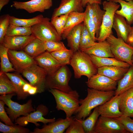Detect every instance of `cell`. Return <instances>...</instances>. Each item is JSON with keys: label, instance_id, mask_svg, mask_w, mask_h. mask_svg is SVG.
<instances>
[{"label": "cell", "instance_id": "cell-1", "mask_svg": "<svg viewBox=\"0 0 133 133\" xmlns=\"http://www.w3.org/2000/svg\"><path fill=\"white\" fill-rule=\"evenodd\" d=\"M87 95L80 99V106L75 112V117L84 120L90 114L92 110L109 100L115 95V90L103 91L88 88Z\"/></svg>", "mask_w": 133, "mask_h": 133}, {"label": "cell", "instance_id": "cell-2", "mask_svg": "<svg viewBox=\"0 0 133 133\" xmlns=\"http://www.w3.org/2000/svg\"><path fill=\"white\" fill-rule=\"evenodd\" d=\"M49 91L55 98L57 110L63 111L66 117L72 116L80 106V95L77 91L72 90L65 92L53 89H49Z\"/></svg>", "mask_w": 133, "mask_h": 133}, {"label": "cell", "instance_id": "cell-3", "mask_svg": "<svg viewBox=\"0 0 133 133\" xmlns=\"http://www.w3.org/2000/svg\"><path fill=\"white\" fill-rule=\"evenodd\" d=\"M70 65L73 68L74 77L76 79L84 76L88 79L98 73V68L89 55L80 50L74 52Z\"/></svg>", "mask_w": 133, "mask_h": 133}, {"label": "cell", "instance_id": "cell-4", "mask_svg": "<svg viewBox=\"0 0 133 133\" xmlns=\"http://www.w3.org/2000/svg\"><path fill=\"white\" fill-rule=\"evenodd\" d=\"M102 4L105 12L99 35L97 38L98 42L106 40L110 35L113 34L112 28L115 14L120 6L117 3L108 0L104 1Z\"/></svg>", "mask_w": 133, "mask_h": 133}, {"label": "cell", "instance_id": "cell-5", "mask_svg": "<svg viewBox=\"0 0 133 133\" xmlns=\"http://www.w3.org/2000/svg\"><path fill=\"white\" fill-rule=\"evenodd\" d=\"M16 95L13 93L1 95L0 100L4 101L8 107H5L6 112L13 122L15 121L20 116H26L35 111L32 105V101L30 99L26 103L20 104L12 100L13 96Z\"/></svg>", "mask_w": 133, "mask_h": 133}, {"label": "cell", "instance_id": "cell-6", "mask_svg": "<svg viewBox=\"0 0 133 133\" xmlns=\"http://www.w3.org/2000/svg\"><path fill=\"white\" fill-rule=\"evenodd\" d=\"M114 58L122 61L126 63L131 66H133L132 58L133 55V47L123 39L115 37L113 34L106 39Z\"/></svg>", "mask_w": 133, "mask_h": 133}, {"label": "cell", "instance_id": "cell-7", "mask_svg": "<svg viewBox=\"0 0 133 133\" xmlns=\"http://www.w3.org/2000/svg\"><path fill=\"white\" fill-rule=\"evenodd\" d=\"M71 74L66 65L63 66L53 74L47 76L46 89H53L67 92L72 90L69 85Z\"/></svg>", "mask_w": 133, "mask_h": 133}, {"label": "cell", "instance_id": "cell-8", "mask_svg": "<svg viewBox=\"0 0 133 133\" xmlns=\"http://www.w3.org/2000/svg\"><path fill=\"white\" fill-rule=\"evenodd\" d=\"M50 18L43 17L41 20L31 27L32 34L44 42L60 41L62 39L51 23Z\"/></svg>", "mask_w": 133, "mask_h": 133}, {"label": "cell", "instance_id": "cell-9", "mask_svg": "<svg viewBox=\"0 0 133 133\" xmlns=\"http://www.w3.org/2000/svg\"><path fill=\"white\" fill-rule=\"evenodd\" d=\"M21 73L32 86L37 88V93H41L45 91L47 74L36 63L24 69Z\"/></svg>", "mask_w": 133, "mask_h": 133}, {"label": "cell", "instance_id": "cell-10", "mask_svg": "<svg viewBox=\"0 0 133 133\" xmlns=\"http://www.w3.org/2000/svg\"><path fill=\"white\" fill-rule=\"evenodd\" d=\"M49 111V109L46 106L43 104H40L36 108V111L30 113L26 116L18 118L15 121V124L24 127L29 123H32L38 127L40 126L37 123L38 122L45 124L54 121L56 120L54 118L47 119L43 117L47 114Z\"/></svg>", "mask_w": 133, "mask_h": 133}, {"label": "cell", "instance_id": "cell-11", "mask_svg": "<svg viewBox=\"0 0 133 133\" xmlns=\"http://www.w3.org/2000/svg\"><path fill=\"white\" fill-rule=\"evenodd\" d=\"M92 133H129L123 125L115 118L99 117Z\"/></svg>", "mask_w": 133, "mask_h": 133}, {"label": "cell", "instance_id": "cell-12", "mask_svg": "<svg viewBox=\"0 0 133 133\" xmlns=\"http://www.w3.org/2000/svg\"><path fill=\"white\" fill-rule=\"evenodd\" d=\"M8 55L13 67L18 73H21L24 69L36 63L34 59L23 50L18 51L8 49Z\"/></svg>", "mask_w": 133, "mask_h": 133}, {"label": "cell", "instance_id": "cell-13", "mask_svg": "<svg viewBox=\"0 0 133 133\" xmlns=\"http://www.w3.org/2000/svg\"><path fill=\"white\" fill-rule=\"evenodd\" d=\"M85 83L89 88L106 91L115 90L117 82L97 73L91 76Z\"/></svg>", "mask_w": 133, "mask_h": 133}, {"label": "cell", "instance_id": "cell-14", "mask_svg": "<svg viewBox=\"0 0 133 133\" xmlns=\"http://www.w3.org/2000/svg\"><path fill=\"white\" fill-rule=\"evenodd\" d=\"M12 5L17 9H23L30 13L44 12L52 6V0H31L26 2L14 1Z\"/></svg>", "mask_w": 133, "mask_h": 133}, {"label": "cell", "instance_id": "cell-15", "mask_svg": "<svg viewBox=\"0 0 133 133\" xmlns=\"http://www.w3.org/2000/svg\"><path fill=\"white\" fill-rule=\"evenodd\" d=\"M34 59L37 64L45 71L48 76L53 74L62 66L50 52L47 51Z\"/></svg>", "mask_w": 133, "mask_h": 133}, {"label": "cell", "instance_id": "cell-16", "mask_svg": "<svg viewBox=\"0 0 133 133\" xmlns=\"http://www.w3.org/2000/svg\"><path fill=\"white\" fill-rule=\"evenodd\" d=\"M120 94L115 95L109 100L97 106L100 116L116 118L122 116L119 108Z\"/></svg>", "mask_w": 133, "mask_h": 133}, {"label": "cell", "instance_id": "cell-17", "mask_svg": "<svg viewBox=\"0 0 133 133\" xmlns=\"http://www.w3.org/2000/svg\"><path fill=\"white\" fill-rule=\"evenodd\" d=\"M74 118L72 116L65 119L60 118L54 121L44 124L39 129L35 128L31 133H63L70 125Z\"/></svg>", "mask_w": 133, "mask_h": 133}, {"label": "cell", "instance_id": "cell-18", "mask_svg": "<svg viewBox=\"0 0 133 133\" xmlns=\"http://www.w3.org/2000/svg\"><path fill=\"white\" fill-rule=\"evenodd\" d=\"M82 0H61L59 6L55 8L51 18L73 12H83Z\"/></svg>", "mask_w": 133, "mask_h": 133}, {"label": "cell", "instance_id": "cell-19", "mask_svg": "<svg viewBox=\"0 0 133 133\" xmlns=\"http://www.w3.org/2000/svg\"><path fill=\"white\" fill-rule=\"evenodd\" d=\"M35 38L32 34L26 36H9L6 35L4 37L2 44L9 50H22Z\"/></svg>", "mask_w": 133, "mask_h": 133}, {"label": "cell", "instance_id": "cell-20", "mask_svg": "<svg viewBox=\"0 0 133 133\" xmlns=\"http://www.w3.org/2000/svg\"><path fill=\"white\" fill-rule=\"evenodd\" d=\"M132 27L123 17L115 13L113 28L116 31L117 38L122 39L126 43Z\"/></svg>", "mask_w": 133, "mask_h": 133}, {"label": "cell", "instance_id": "cell-21", "mask_svg": "<svg viewBox=\"0 0 133 133\" xmlns=\"http://www.w3.org/2000/svg\"><path fill=\"white\" fill-rule=\"evenodd\" d=\"M119 108L122 116L133 117V87L120 94Z\"/></svg>", "mask_w": 133, "mask_h": 133}, {"label": "cell", "instance_id": "cell-22", "mask_svg": "<svg viewBox=\"0 0 133 133\" xmlns=\"http://www.w3.org/2000/svg\"><path fill=\"white\" fill-rule=\"evenodd\" d=\"M81 50L89 55L98 57H114L111 52L109 44L106 40L96 42L93 46Z\"/></svg>", "mask_w": 133, "mask_h": 133}, {"label": "cell", "instance_id": "cell-23", "mask_svg": "<svg viewBox=\"0 0 133 133\" xmlns=\"http://www.w3.org/2000/svg\"><path fill=\"white\" fill-rule=\"evenodd\" d=\"M129 68L115 66H103L98 68L97 73L118 82L123 77Z\"/></svg>", "mask_w": 133, "mask_h": 133}, {"label": "cell", "instance_id": "cell-24", "mask_svg": "<svg viewBox=\"0 0 133 133\" xmlns=\"http://www.w3.org/2000/svg\"><path fill=\"white\" fill-rule=\"evenodd\" d=\"M86 9L87 11L89 17L95 24L96 28V37L97 38L99 35L105 11L101 9L100 4L96 3L88 4L86 7Z\"/></svg>", "mask_w": 133, "mask_h": 133}, {"label": "cell", "instance_id": "cell-25", "mask_svg": "<svg viewBox=\"0 0 133 133\" xmlns=\"http://www.w3.org/2000/svg\"><path fill=\"white\" fill-rule=\"evenodd\" d=\"M85 16L84 12H73L69 13L65 25L63 30L61 36L65 39L71 30L75 27L83 22Z\"/></svg>", "mask_w": 133, "mask_h": 133}, {"label": "cell", "instance_id": "cell-26", "mask_svg": "<svg viewBox=\"0 0 133 133\" xmlns=\"http://www.w3.org/2000/svg\"><path fill=\"white\" fill-rule=\"evenodd\" d=\"M11 81L16 89V93L18 100H24L30 95L24 92L23 88L25 84L28 82L22 77L18 73H5Z\"/></svg>", "mask_w": 133, "mask_h": 133}, {"label": "cell", "instance_id": "cell-27", "mask_svg": "<svg viewBox=\"0 0 133 133\" xmlns=\"http://www.w3.org/2000/svg\"><path fill=\"white\" fill-rule=\"evenodd\" d=\"M93 62L97 68L105 66H115L129 68L128 64L120 61L114 57H100L89 55Z\"/></svg>", "mask_w": 133, "mask_h": 133}, {"label": "cell", "instance_id": "cell-28", "mask_svg": "<svg viewBox=\"0 0 133 133\" xmlns=\"http://www.w3.org/2000/svg\"><path fill=\"white\" fill-rule=\"evenodd\" d=\"M83 23L74 28L67 35V46L74 52L79 50V44Z\"/></svg>", "mask_w": 133, "mask_h": 133}, {"label": "cell", "instance_id": "cell-29", "mask_svg": "<svg viewBox=\"0 0 133 133\" xmlns=\"http://www.w3.org/2000/svg\"><path fill=\"white\" fill-rule=\"evenodd\" d=\"M23 50L34 58L46 51L45 42L35 38L28 43Z\"/></svg>", "mask_w": 133, "mask_h": 133}, {"label": "cell", "instance_id": "cell-30", "mask_svg": "<svg viewBox=\"0 0 133 133\" xmlns=\"http://www.w3.org/2000/svg\"><path fill=\"white\" fill-rule=\"evenodd\" d=\"M119 3L121 8L116 13L123 17L130 25L133 23V0L126 2L123 0H107Z\"/></svg>", "mask_w": 133, "mask_h": 133}, {"label": "cell", "instance_id": "cell-31", "mask_svg": "<svg viewBox=\"0 0 133 133\" xmlns=\"http://www.w3.org/2000/svg\"><path fill=\"white\" fill-rule=\"evenodd\" d=\"M133 87V66H131L123 77L117 82L115 95L120 94Z\"/></svg>", "mask_w": 133, "mask_h": 133}, {"label": "cell", "instance_id": "cell-32", "mask_svg": "<svg viewBox=\"0 0 133 133\" xmlns=\"http://www.w3.org/2000/svg\"><path fill=\"white\" fill-rule=\"evenodd\" d=\"M44 17L40 14L32 18L29 19L19 18L14 16H10V25L17 26L30 27L39 22Z\"/></svg>", "mask_w": 133, "mask_h": 133}, {"label": "cell", "instance_id": "cell-33", "mask_svg": "<svg viewBox=\"0 0 133 133\" xmlns=\"http://www.w3.org/2000/svg\"><path fill=\"white\" fill-rule=\"evenodd\" d=\"M8 49L2 43L0 44V71L4 73L16 71L9 58Z\"/></svg>", "mask_w": 133, "mask_h": 133}, {"label": "cell", "instance_id": "cell-34", "mask_svg": "<svg viewBox=\"0 0 133 133\" xmlns=\"http://www.w3.org/2000/svg\"><path fill=\"white\" fill-rule=\"evenodd\" d=\"M13 84L5 73L0 72V95L16 93Z\"/></svg>", "mask_w": 133, "mask_h": 133}, {"label": "cell", "instance_id": "cell-35", "mask_svg": "<svg viewBox=\"0 0 133 133\" xmlns=\"http://www.w3.org/2000/svg\"><path fill=\"white\" fill-rule=\"evenodd\" d=\"M74 52L67 49L50 52L62 66L70 65Z\"/></svg>", "mask_w": 133, "mask_h": 133}, {"label": "cell", "instance_id": "cell-36", "mask_svg": "<svg viewBox=\"0 0 133 133\" xmlns=\"http://www.w3.org/2000/svg\"><path fill=\"white\" fill-rule=\"evenodd\" d=\"M100 116L97 107L86 119L82 120V124L85 133H92Z\"/></svg>", "mask_w": 133, "mask_h": 133}, {"label": "cell", "instance_id": "cell-37", "mask_svg": "<svg viewBox=\"0 0 133 133\" xmlns=\"http://www.w3.org/2000/svg\"><path fill=\"white\" fill-rule=\"evenodd\" d=\"M32 34L31 27H25L9 25L6 35L9 36H26L31 35Z\"/></svg>", "mask_w": 133, "mask_h": 133}, {"label": "cell", "instance_id": "cell-38", "mask_svg": "<svg viewBox=\"0 0 133 133\" xmlns=\"http://www.w3.org/2000/svg\"><path fill=\"white\" fill-rule=\"evenodd\" d=\"M0 131L3 133H29L30 132L28 128L19 125L9 126L4 124L1 122Z\"/></svg>", "mask_w": 133, "mask_h": 133}, {"label": "cell", "instance_id": "cell-39", "mask_svg": "<svg viewBox=\"0 0 133 133\" xmlns=\"http://www.w3.org/2000/svg\"><path fill=\"white\" fill-rule=\"evenodd\" d=\"M68 14L63 15L51 18V22L59 35L61 37Z\"/></svg>", "mask_w": 133, "mask_h": 133}, {"label": "cell", "instance_id": "cell-40", "mask_svg": "<svg viewBox=\"0 0 133 133\" xmlns=\"http://www.w3.org/2000/svg\"><path fill=\"white\" fill-rule=\"evenodd\" d=\"M84 12L85 16L83 23L92 38L96 42L97 41V38L96 36V28L95 24L93 20L89 17L87 10L85 9Z\"/></svg>", "mask_w": 133, "mask_h": 133}, {"label": "cell", "instance_id": "cell-41", "mask_svg": "<svg viewBox=\"0 0 133 133\" xmlns=\"http://www.w3.org/2000/svg\"><path fill=\"white\" fill-rule=\"evenodd\" d=\"M82 119L74 118L65 133H85L83 124Z\"/></svg>", "mask_w": 133, "mask_h": 133}, {"label": "cell", "instance_id": "cell-42", "mask_svg": "<svg viewBox=\"0 0 133 133\" xmlns=\"http://www.w3.org/2000/svg\"><path fill=\"white\" fill-rule=\"evenodd\" d=\"M10 15L6 14L1 16L0 17V43L2 44L10 25Z\"/></svg>", "mask_w": 133, "mask_h": 133}, {"label": "cell", "instance_id": "cell-43", "mask_svg": "<svg viewBox=\"0 0 133 133\" xmlns=\"http://www.w3.org/2000/svg\"><path fill=\"white\" fill-rule=\"evenodd\" d=\"M45 42L46 51L50 52L67 49L63 42L60 41H50Z\"/></svg>", "mask_w": 133, "mask_h": 133}, {"label": "cell", "instance_id": "cell-44", "mask_svg": "<svg viewBox=\"0 0 133 133\" xmlns=\"http://www.w3.org/2000/svg\"><path fill=\"white\" fill-rule=\"evenodd\" d=\"M5 104L3 101L0 100V120L7 125L13 126L15 124L13 123V122L10 119L7 114L4 107Z\"/></svg>", "mask_w": 133, "mask_h": 133}, {"label": "cell", "instance_id": "cell-45", "mask_svg": "<svg viewBox=\"0 0 133 133\" xmlns=\"http://www.w3.org/2000/svg\"><path fill=\"white\" fill-rule=\"evenodd\" d=\"M115 118L121 123L129 133H133V119L129 116H123Z\"/></svg>", "mask_w": 133, "mask_h": 133}, {"label": "cell", "instance_id": "cell-46", "mask_svg": "<svg viewBox=\"0 0 133 133\" xmlns=\"http://www.w3.org/2000/svg\"><path fill=\"white\" fill-rule=\"evenodd\" d=\"M90 33L83 23V26L82 31L79 44V50L89 48L87 41L88 34Z\"/></svg>", "mask_w": 133, "mask_h": 133}, {"label": "cell", "instance_id": "cell-47", "mask_svg": "<svg viewBox=\"0 0 133 133\" xmlns=\"http://www.w3.org/2000/svg\"><path fill=\"white\" fill-rule=\"evenodd\" d=\"M82 0L83 6V8L86 7L88 3L90 4L96 3L100 5L102 3L101 0Z\"/></svg>", "mask_w": 133, "mask_h": 133}, {"label": "cell", "instance_id": "cell-48", "mask_svg": "<svg viewBox=\"0 0 133 133\" xmlns=\"http://www.w3.org/2000/svg\"><path fill=\"white\" fill-rule=\"evenodd\" d=\"M126 43L133 47V26L128 36Z\"/></svg>", "mask_w": 133, "mask_h": 133}, {"label": "cell", "instance_id": "cell-49", "mask_svg": "<svg viewBox=\"0 0 133 133\" xmlns=\"http://www.w3.org/2000/svg\"><path fill=\"white\" fill-rule=\"evenodd\" d=\"M37 88L36 87L32 86L29 89L28 93L30 95H34L37 93Z\"/></svg>", "mask_w": 133, "mask_h": 133}, {"label": "cell", "instance_id": "cell-50", "mask_svg": "<svg viewBox=\"0 0 133 133\" xmlns=\"http://www.w3.org/2000/svg\"><path fill=\"white\" fill-rule=\"evenodd\" d=\"M32 86L30 83H28L25 84L23 88V89L24 92L28 94V92Z\"/></svg>", "mask_w": 133, "mask_h": 133}, {"label": "cell", "instance_id": "cell-51", "mask_svg": "<svg viewBox=\"0 0 133 133\" xmlns=\"http://www.w3.org/2000/svg\"><path fill=\"white\" fill-rule=\"evenodd\" d=\"M11 0H0V11L3 7L7 4Z\"/></svg>", "mask_w": 133, "mask_h": 133}, {"label": "cell", "instance_id": "cell-52", "mask_svg": "<svg viewBox=\"0 0 133 133\" xmlns=\"http://www.w3.org/2000/svg\"><path fill=\"white\" fill-rule=\"evenodd\" d=\"M132 62L133 64V55L132 56Z\"/></svg>", "mask_w": 133, "mask_h": 133}, {"label": "cell", "instance_id": "cell-53", "mask_svg": "<svg viewBox=\"0 0 133 133\" xmlns=\"http://www.w3.org/2000/svg\"><path fill=\"white\" fill-rule=\"evenodd\" d=\"M126 0L127 1H129V0Z\"/></svg>", "mask_w": 133, "mask_h": 133}, {"label": "cell", "instance_id": "cell-54", "mask_svg": "<svg viewBox=\"0 0 133 133\" xmlns=\"http://www.w3.org/2000/svg\"></svg>", "mask_w": 133, "mask_h": 133}]
</instances>
